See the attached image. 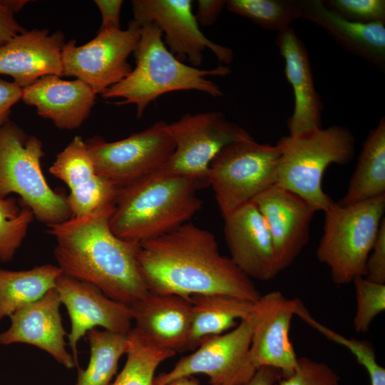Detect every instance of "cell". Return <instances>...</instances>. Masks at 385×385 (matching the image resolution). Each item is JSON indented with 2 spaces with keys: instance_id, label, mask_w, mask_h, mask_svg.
<instances>
[{
  "instance_id": "1",
  "label": "cell",
  "mask_w": 385,
  "mask_h": 385,
  "mask_svg": "<svg viewBox=\"0 0 385 385\" xmlns=\"http://www.w3.org/2000/svg\"><path fill=\"white\" fill-rule=\"evenodd\" d=\"M138 260L152 293L222 294L252 302L261 296L252 279L220 252L214 235L192 223L140 243Z\"/></svg>"
},
{
  "instance_id": "2",
  "label": "cell",
  "mask_w": 385,
  "mask_h": 385,
  "mask_svg": "<svg viewBox=\"0 0 385 385\" xmlns=\"http://www.w3.org/2000/svg\"><path fill=\"white\" fill-rule=\"evenodd\" d=\"M114 205L48 226L47 232L56 240L54 257L63 274L132 307L150 292L139 267L140 244L120 239L111 229Z\"/></svg>"
},
{
  "instance_id": "3",
  "label": "cell",
  "mask_w": 385,
  "mask_h": 385,
  "mask_svg": "<svg viewBox=\"0 0 385 385\" xmlns=\"http://www.w3.org/2000/svg\"><path fill=\"white\" fill-rule=\"evenodd\" d=\"M196 179L150 174L120 187L109 223L122 240L140 244L187 223L202 207Z\"/></svg>"
},
{
  "instance_id": "4",
  "label": "cell",
  "mask_w": 385,
  "mask_h": 385,
  "mask_svg": "<svg viewBox=\"0 0 385 385\" xmlns=\"http://www.w3.org/2000/svg\"><path fill=\"white\" fill-rule=\"evenodd\" d=\"M141 26L140 38L133 53L135 68L103 93V98H123L116 103L118 106L135 105L136 117L141 118L150 103L169 92L194 90L212 97L222 95L220 88L208 76H225L231 71L229 67L220 65L200 69L186 65L170 52L156 24L148 23Z\"/></svg>"
},
{
  "instance_id": "5",
  "label": "cell",
  "mask_w": 385,
  "mask_h": 385,
  "mask_svg": "<svg viewBox=\"0 0 385 385\" xmlns=\"http://www.w3.org/2000/svg\"><path fill=\"white\" fill-rule=\"evenodd\" d=\"M277 185L306 200L317 211L334 202L322 189V177L331 164L351 161L355 152L353 133L342 125L317 128L281 138Z\"/></svg>"
},
{
  "instance_id": "6",
  "label": "cell",
  "mask_w": 385,
  "mask_h": 385,
  "mask_svg": "<svg viewBox=\"0 0 385 385\" xmlns=\"http://www.w3.org/2000/svg\"><path fill=\"white\" fill-rule=\"evenodd\" d=\"M384 212L385 195L346 206L334 202L324 212L323 234L316 253L334 284L342 286L365 276Z\"/></svg>"
},
{
  "instance_id": "7",
  "label": "cell",
  "mask_w": 385,
  "mask_h": 385,
  "mask_svg": "<svg viewBox=\"0 0 385 385\" xmlns=\"http://www.w3.org/2000/svg\"><path fill=\"white\" fill-rule=\"evenodd\" d=\"M43 143L9 120L0 127V198L16 193L47 227L71 217L66 197L51 188L41 160Z\"/></svg>"
},
{
  "instance_id": "8",
  "label": "cell",
  "mask_w": 385,
  "mask_h": 385,
  "mask_svg": "<svg viewBox=\"0 0 385 385\" xmlns=\"http://www.w3.org/2000/svg\"><path fill=\"white\" fill-rule=\"evenodd\" d=\"M279 147L254 138L224 147L210 164L207 185L225 219L258 195L277 185Z\"/></svg>"
},
{
  "instance_id": "9",
  "label": "cell",
  "mask_w": 385,
  "mask_h": 385,
  "mask_svg": "<svg viewBox=\"0 0 385 385\" xmlns=\"http://www.w3.org/2000/svg\"><path fill=\"white\" fill-rule=\"evenodd\" d=\"M175 150L168 160L155 173L196 179L207 185L210 163L226 145L253 139L245 128L229 120L220 111L186 113L167 123Z\"/></svg>"
},
{
  "instance_id": "10",
  "label": "cell",
  "mask_w": 385,
  "mask_h": 385,
  "mask_svg": "<svg viewBox=\"0 0 385 385\" xmlns=\"http://www.w3.org/2000/svg\"><path fill=\"white\" fill-rule=\"evenodd\" d=\"M252 313L227 332L200 341L194 351L182 357L173 369L155 376L153 385H165L183 376L204 374L210 385H243L257 368L250 356Z\"/></svg>"
},
{
  "instance_id": "11",
  "label": "cell",
  "mask_w": 385,
  "mask_h": 385,
  "mask_svg": "<svg viewBox=\"0 0 385 385\" xmlns=\"http://www.w3.org/2000/svg\"><path fill=\"white\" fill-rule=\"evenodd\" d=\"M141 29L132 19L126 29L99 31L82 46L75 40L66 42L61 55L63 76L76 77L102 95L132 71L128 58L138 46Z\"/></svg>"
},
{
  "instance_id": "12",
  "label": "cell",
  "mask_w": 385,
  "mask_h": 385,
  "mask_svg": "<svg viewBox=\"0 0 385 385\" xmlns=\"http://www.w3.org/2000/svg\"><path fill=\"white\" fill-rule=\"evenodd\" d=\"M86 144L96 173L119 187L154 173L175 150L167 123L162 120L122 140L108 142L96 136Z\"/></svg>"
},
{
  "instance_id": "13",
  "label": "cell",
  "mask_w": 385,
  "mask_h": 385,
  "mask_svg": "<svg viewBox=\"0 0 385 385\" xmlns=\"http://www.w3.org/2000/svg\"><path fill=\"white\" fill-rule=\"evenodd\" d=\"M133 21L140 26L153 23L165 35V44L180 61L188 60L197 68L203 60V51L210 49L222 63L233 60L231 48L208 39L201 31L191 0H133Z\"/></svg>"
},
{
  "instance_id": "14",
  "label": "cell",
  "mask_w": 385,
  "mask_h": 385,
  "mask_svg": "<svg viewBox=\"0 0 385 385\" xmlns=\"http://www.w3.org/2000/svg\"><path fill=\"white\" fill-rule=\"evenodd\" d=\"M55 288L70 317L71 330L67 337L78 368V344L89 330L101 327L128 334L133 328L131 307L112 299L96 286L62 273Z\"/></svg>"
},
{
  "instance_id": "15",
  "label": "cell",
  "mask_w": 385,
  "mask_h": 385,
  "mask_svg": "<svg viewBox=\"0 0 385 385\" xmlns=\"http://www.w3.org/2000/svg\"><path fill=\"white\" fill-rule=\"evenodd\" d=\"M299 302V299H289L276 290L261 295L255 302L250 356L257 369L273 367L283 377L296 369L298 357L289 330Z\"/></svg>"
},
{
  "instance_id": "16",
  "label": "cell",
  "mask_w": 385,
  "mask_h": 385,
  "mask_svg": "<svg viewBox=\"0 0 385 385\" xmlns=\"http://www.w3.org/2000/svg\"><path fill=\"white\" fill-rule=\"evenodd\" d=\"M263 216L274 250L277 274L288 268L308 244L315 207L277 185L252 201Z\"/></svg>"
},
{
  "instance_id": "17",
  "label": "cell",
  "mask_w": 385,
  "mask_h": 385,
  "mask_svg": "<svg viewBox=\"0 0 385 385\" xmlns=\"http://www.w3.org/2000/svg\"><path fill=\"white\" fill-rule=\"evenodd\" d=\"M61 304L54 287L38 300L11 314L10 327L0 334V344L33 345L67 369L77 366L66 347L67 334L62 323Z\"/></svg>"
},
{
  "instance_id": "18",
  "label": "cell",
  "mask_w": 385,
  "mask_h": 385,
  "mask_svg": "<svg viewBox=\"0 0 385 385\" xmlns=\"http://www.w3.org/2000/svg\"><path fill=\"white\" fill-rule=\"evenodd\" d=\"M224 220L225 240L232 262L252 279H274L278 274L272 238L257 206L249 202Z\"/></svg>"
},
{
  "instance_id": "19",
  "label": "cell",
  "mask_w": 385,
  "mask_h": 385,
  "mask_svg": "<svg viewBox=\"0 0 385 385\" xmlns=\"http://www.w3.org/2000/svg\"><path fill=\"white\" fill-rule=\"evenodd\" d=\"M61 31H24L0 47V74L10 76L21 88L48 75L63 76Z\"/></svg>"
},
{
  "instance_id": "20",
  "label": "cell",
  "mask_w": 385,
  "mask_h": 385,
  "mask_svg": "<svg viewBox=\"0 0 385 385\" xmlns=\"http://www.w3.org/2000/svg\"><path fill=\"white\" fill-rule=\"evenodd\" d=\"M96 96L94 91L79 79L65 81L59 76L48 75L23 88L21 100L56 128L73 130L89 116Z\"/></svg>"
},
{
  "instance_id": "21",
  "label": "cell",
  "mask_w": 385,
  "mask_h": 385,
  "mask_svg": "<svg viewBox=\"0 0 385 385\" xmlns=\"http://www.w3.org/2000/svg\"><path fill=\"white\" fill-rule=\"evenodd\" d=\"M131 309L134 327L153 343L175 354L189 349L192 329L190 297L149 292Z\"/></svg>"
},
{
  "instance_id": "22",
  "label": "cell",
  "mask_w": 385,
  "mask_h": 385,
  "mask_svg": "<svg viewBox=\"0 0 385 385\" xmlns=\"http://www.w3.org/2000/svg\"><path fill=\"white\" fill-rule=\"evenodd\" d=\"M276 44L294 96V111L287 122L289 135L322 128L323 103L314 86L305 45L291 26L278 32Z\"/></svg>"
},
{
  "instance_id": "23",
  "label": "cell",
  "mask_w": 385,
  "mask_h": 385,
  "mask_svg": "<svg viewBox=\"0 0 385 385\" xmlns=\"http://www.w3.org/2000/svg\"><path fill=\"white\" fill-rule=\"evenodd\" d=\"M302 18L323 28L339 45L376 66L385 63V22L349 20L322 0H299Z\"/></svg>"
},
{
  "instance_id": "24",
  "label": "cell",
  "mask_w": 385,
  "mask_h": 385,
  "mask_svg": "<svg viewBox=\"0 0 385 385\" xmlns=\"http://www.w3.org/2000/svg\"><path fill=\"white\" fill-rule=\"evenodd\" d=\"M192 302V329L189 349L200 341L234 328L250 317L255 302L222 294H195Z\"/></svg>"
},
{
  "instance_id": "25",
  "label": "cell",
  "mask_w": 385,
  "mask_h": 385,
  "mask_svg": "<svg viewBox=\"0 0 385 385\" xmlns=\"http://www.w3.org/2000/svg\"><path fill=\"white\" fill-rule=\"evenodd\" d=\"M385 195V118L367 135L346 192L338 202L346 206Z\"/></svg>"
},
{
  "instance_id": "26",
  "label": "cell",
  "mask_w": 385,
  "mask_h": 385,
  "mask_svg": "<svg viewBox=\"0 0 385 385\" xmlns=\"http://www.w3.org/2000/svg\"><path fill=\"white\" fill-rule=\"evenodd\" d=\"M61 274L51 264L28 270L0 269V322L43 297Z\"/></svg>"
},
{
  "instance_id": "27",
  "label": "cell",
  "mask_w": 385,
  "mask_h": 385,
  "mask_svg": "<svg viewBox=\"0 0 385 385\" xmlns=\"http://www.w3.org/2000/svg\"><path fill=\"white\" fill-rule=\"evenodd\" d=\"M90 360L86 369L78 368L75 385H109L118 362L128 349V334L92 329L86 333Z\"/></svg>"
},
{
  "instance_id": "28",
  "label": "cell",
  "mask_w": 385,
  "mask_h": 385,
  "mask_svg": "<svg viewBox=\"0 0 385 385\" xmlns=\"http://www.w3.org/2000/svg\"><path fill=\"white\" fill-rule=\"evenodd\" d=\"M125 365L109 385H153L157 368L176 354L153 343L137 328L128 334Z\"/></svg>"
},
{
  "instance_id": "29",
  "label": "cell",
  "mask_w": 385,
  "mask_h": 385,
  "mask_svg": "<svg viewBox=\"0 0 385 385\" xmlns=\"http://www.w3.org/2000/svg\"><path fill=\"white\" fill-rule=\"evenodd\" d=\"M226 6L232 13L277 32L302 18L299 0H229Z\"/></svg>"
},
{
  "instance_id": "30",
  "label": "cell",
  "mask_w": 385,
  "mask_h": 385,
  "mask_svg": "<svg viewBox=\"0 0 385 385\" xmlns=\"http://www.w3.org/2000/svg\"><path fill=\"white\" fill-rule=\"evenodd\" d=\"M31 209L13 197L0 198V261L11 262L33 220Z\"/></svg>"
},
{
  "instance_id": "31",
  "label": "cell",
  "mask_w": 385,
  "mask_h": 385,
  "mask_svg": "<svg viewBox=\"0 0 385 385\" xmlns=\"http://www.w3.org/2000/svg\"><path fill=\"white\" fill-rule=\"evenodd\" d=\"M49 171L70 190L86 183L97 175L86 141L78 135L57 155Z\"/></svg>"
},
{
  "instance_id": "32",
  "label": "cell",
  "mask_w": 385,
  "mask_h": 385,
  "mask_svg": "<svg viewBox=\"0 0 385 385\" xmlns=\"http://www.w3.org/2000/svg\"><path fill=\"white\" fill-rule=\"evenodd\" d=\"M119 189L114 182L97 174L86 183L70 190L66 196L71 217H82L114 205Z\"/></svg>"
},
{
  "instance_id": "33",
  "label": "cell",
  "mask_w": 385,
  "mask_h": 385,
  "mask_svg": "<svg viewBox=\"0 0 385 385\" xmlns=\"http://www.w3.org/2000/svg\"><path fill=\"white\" fill-rule=\"evenodd\" d=\"M352 283L356 302L353 327L357 334L366 333L373 320L385 310V284L371 282L364 277H356Z\"/></svg>"
},
{
  "instance_id": "34",
  "label": "cell",
  "mask_w": 385,
  "mask_h": 385,
  "mask_svg": "<svg viewBox=\"0 0 385 385\" xmlns=\"http://www.w3.org/2000/svg\"><path fill=\"white\" fill-rule=\"evenodd\" d=\"M275 385H339V379L326 363L303 356L298 357L293 373L282 377Z\"/></svg>"
},
{
  "instance_id": "35",
  "label": "cell",
  "mask_w": 385,
  "mask_h": 385,
  "mask_svg": "<svg viewBox=\"0 0 385 385\" xmlns=\"http://www.w3.org/2000/svg\"><path fill=\"white\" fill-rule=\"evenodd\" d=\"M324 3L349 20L362 23L385 22L384 0H328Z\"/></svg>"
},
{
  "instance_id": "36",
  "label": "cell",
  "mask_w": 385,
  "mask_h": 385,
  "mask_svg": "<svg viewBox=\"0 0 385 385\" xmlns=\"http://www.w3.org/2000/svg\"><path fill=\"white\" fill-rule=\"evenodd\" d=\"M364 277L371 282L385 284V219L380 225L367 259Z\"/></svg>"
},
{
  "instance_id": "37",
  "label": "cell",
  "mask_w": 385,
  "mask_h": 385,
  "mask_svg": "<svg viewBox=\"0 0 385 385\" xmlns=\"http://www.w3.org/2000/svg\"><path fill=\"white\" fill-rule=\"evenodd\" d=\"M22 89L14 81L0 78V127L9 120L12 106L21 100Z\"/></svg>"
},
{
  "instance_id": "38",
  "label": "cell",
  "mask_w": 385,
  "mask_h": 385,
  "mask_svg": "<svg viewBox=\"0 0 385 385\" xmlns=\"http://www.w3.org/2000/svg\"><path fill=\"white\" fill-rule=\"evenodd\" d=\"M101 14L99 31L117 29L120 27V14L123 1L122 0H95Z\"/></svg>"
},
{
  "instance_id": "39",
  "label": "cell",
  "mask_w": 385,
  "mask_h": 385,
  "mask_svg": "<svg viewBox=\"0 0 385 385\" xmlns=\"http://www.w3.org/2000/svg\"><path fill=\"white\" fill-rule=\"evenodd\" d=\"M226 1L224 0H198L197 12L195 14L198 24L203 26L212 25L226 6Z\"/></svg>"
},
{
  "instance_id": "40",
  "label": "cell",
  "mask_w": 385,
  "mask_h": 385,
  "mask_svg": "<svg viewBox=\"0 0 385 385\" xmlns=\"http://www.w3.org/2000/svg\"><path fill=\"white\" fill-rule=\"evenodd\" d=\"M24 31L14 14L0 1V47Z\"/></svg>"
},
{
  "instance_id": "41",
  "label": "cell",
  "mask_w": 385,
  "mask_h": 385,
  "mask_svg": "<svg viewBox=\"0 0 385 385\" xmlns=\"http://www.w3.org/2000/svg\"><path fill=\"white\" fill-rule=\"evenodd\" d=\"M283 377L280 371L273 367L262 366L253 376L243 385H275Z\"/></svg>"
},
{
  "instance_id": "42",
  "label": "cell",
  "mask_w": 385,
  "mask_h": 385,
  "mask_svg": "<svg viewBox=\"0 0 385 385\" xmlns=\"http://www.w3.org/2000/svg\"><path fill=\"white\" fill-rule=\"evenodd\" d=\"M370 379L371 385H385V369L377 361L375 356H367L361 361Z\"/></svg>"
},
{
  "instance_id": "43",
  "label": "cell",
  "mask_w": 385,
  "mask_h": 385,
  "mask_svg": "<svg viewBox=\"0 0 385 385\" xmlns=\"http://www.w3.org/2000/svg\"><path fill=\"white\" fill-rule=\"evenodd\" d=\"M14 14L21 10L29 2L27 0H0Z\"/></svg>"
},
{
  "instance_id": "44",
  "label": "cell",
  "mask_w": 385,
  "mask_h": 385,
  "mask_svg": "<svg viewBox=\"0 0 385 385\" xmlns=\"http://www.w3.org/2000/svg\"><path fill=\"white\" fill-rule=\"evenodd\" d=\"M165 385H200V382L191 376L175 379Z\"/></svg>"
}]
</instances>
